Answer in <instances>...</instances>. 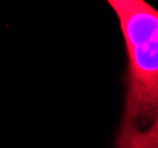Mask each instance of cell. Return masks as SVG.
<instances>
[{"mask_svg": "<svg viewBox=\"0 0 158 148\" xmlns=\"http://www.w3.org/2000/svg\"><path fill=\"white\" fill-rule=\"evenodd\" d=\"M125 40V108L114 148H158V10L144 0H108Z\"/></svg>", "mask_w": 158, "mask_h": 148, "instance_id": "6da1fadb", "label": "cell"}]
</instances>
